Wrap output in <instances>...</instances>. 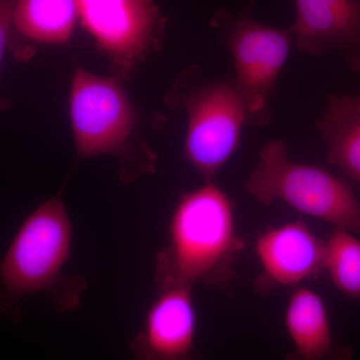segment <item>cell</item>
<instances>
[{
  "label": "cell",
  "instance_id": "8fae6325",
  "mask_svg": "<svg viewBox=\"0 0 360 360\" xmlns=\"http://www.w3.org/2000/svg\"><path fill=\"white\" fill-rule=\"evenodd\" d=\"M283 323L291 345L284 360L354 359V349L335 338L328 307L316 291L295 288L284 310Z\"/></svg>",
  "mask_w": 360,
  "mask_h": 360
},
{
  "label": "cell",
  "instance_id": "277c9868",
  "mask_svg": "<svg viewBox=\"0 0 360 360\" xmlns=\"http://www.w3.org/2000/svg\"><path fill=\"white\" fill-rule=\"evenodd\" d=\"M245 188L262 205L281 201L302 214L360 236V202L352 187L323 168L291 160L285 142L269 141L260 149Z\"/></svg>",
  "mask_w": 360,
  "mask_h": 360
},
{
  "label": "cell",
  "instance_id": "5bb4252c",
  "mask_svg": "<svg viewBox=\"0 0 360 360\" xmlns=\"http://www.w3.org/2000/svg\"><path fill=\"white\" fill-rule=\"evenodd\" d=\"M324 272L336 290L360 303V239L356 234L333 229L326 241Z\"/></svg>",
  "mask_w": 360,
  "mask_h": 360
},
{
  "label": "cell",
  "instance_id": "6da1fadb",
  "mask_svg": "<svg viewBox=\"0 0 360 360\" xmlns=\"http://www.w3.org/2000/svg\"><path fill=\"white\" fill-rule=\"evenodd\" d=\"M245 248L229 194L214 181L203 182L175 203L167 245L156 255L155 285H227Z\"/></svg>",
  "mask_w": 360,
  "mask_h": 360
},
{
  "label": "cell",
  "instance_id": "8992f818",
  "mask_svg": "<svg viewBox=\"0 0 360 360\" xmlns=\"http://www.w3.org/2000/svg\"><path fill=\"white\" fill-rule=\"evenodd\" d=\"M212 23L231 51L234 85L245 101L250 125L264 127L271 117L270 103L293 44L290 28L271 27L248 14L224 8L217 11Z\"/></svg>",
  "mask_w": 360,
  "mask_h": 360
},
{
  "label": "cell",
  "instance_id": "3957f363",
  "mask_svg": "<svg viewBox=\"0 0 360 360\" xmlns=\"http://www.w3.org/2000/svg\"><path fill=\"white\" fill-rule=\"evenodd\" d=\"M70 113L78 158L115 156L125 180L155 172V153L137 150L130 143L139 112L116 78L77 68L71 82Z\"/></svg>",
  "mask_w": 360,
  "mask_h": 360
},
{
  "label": "cell",
  "instance_id": "52a82bcc",
  "mask_svg": "<svg viewBox=\"0 0 360 360\" xmlns=\"http://www.w3.org/2000/svg\"><path fill=\"white\" fill-rule=\"evenodd\" d=\"M78 20L118 75L160 49L167 18L153 0H75Z\"/></svg>",
  "mask_w": 360,
  "mask_h": 360
},
{
  "label": "cell",
  "instance_id": "9c48e42d",
  "mask_svg": "<svg viewBox=\"0 0 360 360\" xmlns=\"http://www.w3.org/2000/svg\"><path fill=\"white\" fill-rule=\"evenodd\" d=\"M255 252L262 270L255 284L262 293L298 288L324 272L326 241L302 220L265 229L255 239Z\"/></svg>",
  "mask_w": 360,
  "mask_h": 360
},
{
  "label": "cell",
  "instance_id": "4fadbf2b",
  "mask_svg": "<svg viewBox=\"0 0 360 360\" xmlns=\"http://www.w3.org/2000/svg\"><path fill=\"white\" fill-rule=\"evenodd\" d=\"M78 20L75 0H16L11 41L65 44Z\"/></svg>",
  "mask_w": 360,
  "mask_h": 360
},
{
  "label": "cell",
  "instance_id": "5b68a950",
  "mask_svg": "<svg viewBox=\"0 0 360 360\" xmlns=\"http://www.w3.org/2000/svg\"><path fill=\"white\" fill-rule=\"evenodd\" d=\"M168 103L187 115L184 155L203 182L215 176L238 151L250 116L233 80L206 79L191 68L177 80Z\"/></svg>",
  "mask_w": 360,
  "mask_h": 360
},
{
  "label": "cell",
  "instance_id": "30bf717a",
  "mask_svg": "<svg viewBox=\"0 0 360 360\" xmlns=\"http://www.w3.org/2000/svg\"><path fill=\"white\" fill-rule=\"evenodd\" d=\"M293 44L309 56L335 52L360 71V0H295Z\"/></svg>",
  "mask_w": 360,
  "mask_h": 360
},
{
  "label": "cell",
  "instance_id": "7a4b0ae2",
  "mask_svg": "<svg viewBox=\"0 0 360 360\" xmlns=\"http://www.w3.org/2000/svg\"><path fill=\"white\" fill-rule=\"evenodd\" d=\"M73 226L61 193L44 201L21 224L0 259V312L15 319L21 298L46 293L58 312L77 309L87 281L70 276Z\"/></svg>",
  "mask_w": 360,
  "mask_h": 360
},
{
  "label": "cell",
  "instance_id": "ba28073f",
  "mask_svg": "<svg viewBox=\"0 0 360 360\" xmlns=\"http://www.w3.org/2000/svg\"><path fill=\"white\" fill-rule=\"evenodd\" d=\"M193 288L158 284L141 328L130 341L134 360H202L196 349L198 317Z\"/></svg>",
  "mask_w": 360,
  "mask_h": 360
},
{
  "label": "cell",
  "instance_id": "7c38bea8",
  "mask_svg": "<svg viewBox=\"0 0 360 360\" xmlns=\"http://www.w3.org/2000/svg\"><path fill=\"white\" fill-rule=\"evenodd\" d=\"M316 129L326 146V162L360 182V94L328 97Z\"/></svg>",
  "mask_w": 360,
  "mask_h": 360
},
{
  "label": "cell",
  "instance_id": "9a60e30c",
  "mask_svg": "<svg viewBox=\"0 0 360 360\" xmlns=\"http://www.w3.org/2000/svg\"><path fill=\"white\" fill-rule=\"evenodd\" d=\"M16 0H0V68L11 44L13 15Z\"/></svg>",
  "mask_w": 360,
  "mask_h": 360
}]
</instances>
